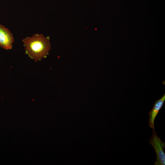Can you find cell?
Masks as SVG:
<instances>
[{
    "instance_id": "6da1fadb",
    "label": "cell",
    "mask_w": 165,
    "mask_h": 165,
    "mask_svg": "<svg viewBox=\"0 0 165 165\" xmlns=\"http://www.w3.org/2000/svg\"><path fill=\"white\" fill-rule=\"evenodd\" d=\"M25 53L35 61L46 57L51 49L50 38L36 34L23 39Z\"/></svg>"
},
{
    "instance_id": "7a4b0ae2",
    "label": "cell",
    "mask_w": 165,
    "mask_h": 165,
    "mask_svg": "<svg viewBox=\"0 0 165 165\" xmlns=\"http://www.w3.org/2000/svg\"><path fill=\"white\" fill-rule=\"evenodd\" d=\"M149 143L152 145L155 150L156 160L155 165H165V153L164 148L165 143L162 141L156 134L155 129H153L152 135L149 140Z\"/></svg>"
},
{
    "instance_id": "3957f363",
    "label": "cell",
    "mask_w": 165,
    "mask_h": 165,
    "mask_svg": "<svg viewBox=\"0 0 165 165\" xmlns=\"http://www.w3.org/2000/svg\"><path fill=\"white\" fill-rule=\"evenodd\" d=\"M13 40L10 31L0 24V47L7 50L11 49Z\"/></svg>"
},
{
    "instance_id": "277c9868",
    "label": "cell",
    "mask_w": 165,
    "mask_h": 165,
    "mask_svg": "<svg viewBox=\"0 0 165 165\" xmlns=\"http://www.w3.org/2000/svg\"><path fill=\"white\" fill-rule=\"evenodd\" d=\"M165 101V94L159 99L155 101L154 105L149 112L148 123L150 127L154 129V121L158 113L163 107Z\"/></svg>"
}]
</instances>
